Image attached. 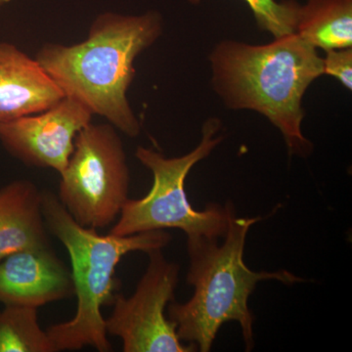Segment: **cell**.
Returning a JSON list of instances; mask_svg holds the SVG:
<instances>
[{
    "label": "cell",
    "mask_w": 352,
    "mask_h": 352,
    "mask_svg": "<svg viewBox=\"0 0 352 352\" xmlns=\"http://www.w3.org/2000/svg\"><path fill=\"white\" fill-rule=\"evenodd\" d=\"M161 14L105 12L95 18L87 38L73 45L45 43L36 60L65 97L75 99L118 131L136 138L140 122L127 99L136 58L163 34Z\"/></svg>",
    "instance_id": "1"
},
{
    "label": "cell",
    "mask_w": 352,
    "mask_h": 352,
    "mask_svg": "<svg viewBox=\"0 0 352 352\" xmlns=\"http://www.w3.org/2000/svg\"><path fill=\"white\" fill-rule=\"evenodd\" d=\"M212 83L226 107L252 110L276 126L291 155L307 157L314 145L302 131V98L323 75V58L296 34L264 45L223 41L210 55Z\"/></svg>",
    "instance_id": "2"
},
{
    "label": "cell",
    "mask_w": 352,
    "mask_h": 352,
    "mask_svg": "<svg viewBox=\"0 0 352 352\" xmlns=\"http://www.w3.org/2000/svg\"><path fill=\"white\" fill-rule=\"evenodd\" d=\"M263 217H236L229 220L224 242L219 238L196 236L187 238L190 259L187 282L194 295L187 302H170L168 320L175 324L182 342L208 352L224 323H239L245 351L254 346V315L249 298L259 282L274 280L285 285L307 280L288 270L252 271L244 261L245 240L250 229Z\"/></svg>",
    "instance_id": "3"
},
{
    "label": "cell",
    "mask_w": 352,
    "mask_h": 352,
    "mask_svg": "<svg viewBox=\"0 0 352 352\" xmlns=\"http://www.w3.org/2000/svg\"><path fill=\"white\" fill-rule=\"evenodd\" d=\"M41 208L46 227L69 252L75 295V317L46 330L57 351H78L92 346L99 352L112 351L108 340L102 307L112 305L120 281L116 268L132 252L162 250L171 241L164 230L131 236H103L96 229L80 226L67 212L58 197L43 191Z\"/></svg>",
    "instance_id": "4"
},
{
    "label": "cell",
    "mask_w": 352,
    "mask_h": 352,
    "mask_svg": "<svg viewBox=\"0 0 352 352\" xmlns=\"http://www.w3.org/2000/svg\"><path fill=\"white\" fill-rule=\"evenodd\" d=\"M219 119L206 120L201 129V142L184 156L166 157L162 153L139 146L135 156L151 171L154 182L142 199H129L122 208L120 219L111 229V235L124 236L177 228L187 238L196 236L223 237L229 220L235 214L232 203L226 206L208 204L204 210L192 207L185 191V180L196 164L210 156L223 140L219 133Z\"/></svg>",
    "instance_id": "5"
},
{
    "label": "cell",
    "mask_w": 352,
    "mask_h": 352,
    "mask_svg": "<svg viewBox=\"0 0 352 352\" xmlns=\"http://www.w3.org/2000/svg\"><path fill=\"white\" fill-rule=\"evenodd\" d=\"M118 129L88 124L78 132L61 175L58 199L80 226H111L129 200L131 173Z\"/></svg>",
    "instance_id": "6"
},
{
    "label": "cell",
    "mask_w": 352,
    "mask_h": 352,
    "mask_svg": "<svg viewBox=\"0 0 352 352\" xmlns=\"http://www.w3.org/2000/svg\"><path fill=\"white\" fill-rule=\"evenodd\" d=\"M149 264L133 295L117 294L112 314L105 319L109 335L122 340L124 352H192L197 347L182 344L166 315L175 300L179 266L166 261L162 250L147 252Z\"/></svg>",
    "instance_id": "7"
},
{
    "label": "cell",
    "mask_w": 352,
    "mask_h": 352,
    "mask_svg": "<svg viewBox=\"0 0 352 352\" xmlns=\"http://www.w3.org/2000/svg\"><path fill=\"white\" fill-rule=\"evenodd\" d=\"M94 113L80 102L64 97L41 112L0 124V144L23 164L63 173L78 132Z\"/></svg>",
    "instance_id": "8"
},
{
    "label": "cell",
    "mask_w": 352,
    "mask_h": 352,
    "mask_svg": "<svg viewBox=\"0 0 352 352\" xmlns=\"http://www.w3.org/2000/svg\"><path fill=\"white\" fill-rule=\"evenodd\" d=\"M75 295L71 270L50 247L0 261V303L38 308Z\"/></svg>",
    "instance_id": "9"
},
{
    "label": "cell",
    "mask_w": 352,
    "mask_h": 352,
    "mask_svg": "<svg viewBox=\"0 0 352 352\" xmlns=\"http://www.w3.org/2000/svg\"><path fill=\"white\" fill-rule=\"evenodd\" d=\"M64 97L36 58L0 41V124L41 112Z\"/></svg>",
    "instance_id": "10"
},
{
    "label": "cell",
    "mask_w": 352,
    "mask_h": 352,
    "mask_svg": "<svg viewBox=\"0 0 352 352\" xmlns=\"http://www.w3.org/2000/svg\"><path fill=\"white\" fill-rule=\"evenodd\" d=\"M41 200L43 192L30 180L0 188V261L14 252L50 247Z\"/></svg>",
    "instance_id": "11"
},
{
    "label": "cell",
    "mask_w": 352,
    "mask_h": 352,
    "mask_svg": "<svg viewBox=\"0 0 352 352\" xmlns=\"http://www.w3.org/2000/svg\"><path fill=\"white\" fill-rule=\"evenodd\" d=\"M295 34L316 50L352 46V0H307L300 6Z\"/></svg>",
    "instance_id": "12"
},
{
    "label": "cell",
    "mask_w": 352,
    "mask_h": 352,
    "mask_svg": "<svg viewBox=\"0 0 352 352\" xmlns=\"http://www.w3.org/2000/svg\"><path fill=\"white\" fill-rule=\"evenodd\" d=\"M39 326L38 308L4 305L0 310V352H56Z\"/></svg>",
    "instance_id": "13"
},
{
    "label": "cell",
    "mask_w": 352,
    "mask_h": 352,
    "mask_svg": "<svg viewBox=\"0 0 352 352\" xmlns=\"http://www.w3.org/2000/svg\"><path fill=\"white\" fill-rule=\"evenodd\" d=\"M197 4L201 0H188ZM250 6L258 25L272 34L274 38L295 34L300 4L295 0L278 2L277 0H245Z\"/></svg>",
    "instance_id": "14"
},
{
    "label": "cell",
    "mask_w": 352,
    "mask_h": 352,
    "mask_svg": "<svg viewBox=\"0 0 352 352\" xmlns=\"http://www.w3.org/2000/svg\"><path fill=\"white\" fill-rule=\"evenodd\" d=\"M323 58V75L335 76L344 87L352 89L351 47L326 51Z\"/></svg>",
    "instance_id": "15"
},
{
    "label": "cell",
    "mask_w": 352,
    "mask_h": 352,
    "mask_svg": "<svg viewBox=\"0 0 352 352\" xmlns=\"http://www.w3.org/2000/svg\"><path fill=\"white\" fill-rule=\"evenodd\" d=\"M12 1V0H0V7L6 6V4H8L9 2Z\"/></svg>",
    "instance_id": "16"
}]
</instances>
